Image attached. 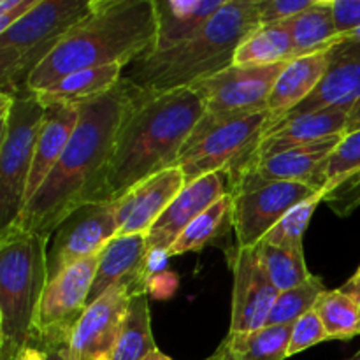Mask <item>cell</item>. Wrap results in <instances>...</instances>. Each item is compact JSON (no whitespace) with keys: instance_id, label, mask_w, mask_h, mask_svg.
I'll use <instances>...</instances> for the list:
<instances>
[{"instance_id":"cell-19","label":"cell","mask_w":360,"mask_h":360,"mask_svg":"<svg viewBox=\"0 0 360 360\" xmlns=\"http://www.w3.org/2000/svg\"><path fill=\"white\" fill-rule=\"evenodd\" d=\"M350 112V109L347 108L320 109V111L299 116V118L290 120L283 125L274 127L264 134L262 139L252 150V153L239 160L238 164L259 160V158L271 157V155L281 153V151L290 150V148L316 143V141L329 139L334 136H345Z\"/></svg>"},{"instance_id":"cell-32","label":"cell","mask_w":360,"mask_h":360,"mask_svg":"<svg viewBox=\"0 0 360 360\" xmlns=\"http://www.w3.org/2000/svg\"><path fill=\"white\" fill-rule=\"evenodd\" d=\"M327 292L322 278L313 274L308 281L290 290L280 292L273 306L267 326H294L301 316L315 309L316 302Z\"/></svg>"},{"instance_id":"cell-15","label":"cell","mask_w":360,"mask_h":360,"mask_svg":"<svg viewBox=\"0 0 360 360\" xmlns=\"http://www.w3.org/2000/svg\"><path fill=\"white\" fill-rule=\"evenodd\" d=\"M345 136H334L316 143L290 148L271 157L236 164L225 174L250 172L266 181L304 183L322 193L326 188V162Z\"/></svg>"},{"instance_id":"cell-21","label":"cell","mask_w":360,"mask_h":360,"mask_svg":"<svg viewBox=\"0 0 360 360\" xmlns=\"http://www.w3.org/2000/svg\"><path fill=\"white\" fill-rule=\"evenodd\" d=\"M330 49L294 58L281 70L267 98L269 123H267L266 132L278 122H281L288 112L294 111L299 104H302L319 88L330 67Z\"/></svg>"},{"instance_id":"cell-40","label":"cell","mask_w":360,"mask_h":360,"mask_svg":"<svg viewBox=\"0 0 360 360\" xmlns=\"http://www.w3.org/2000/svg\"><path fill=\"white\" fill-rule=\"evenodd\" d=\"M176 288H178V276L169 273V271H164V273L153 276L150 280V285H148V292H151L157 299L171 297Z\"/></svg>"},{"instance_id":"cell-30","label":"cell","mask_w":360,"mask_h":360,"mask_svg":"<svg viewBox=\"0 0 360 360\" xmlns=\"http://www.w3.org/2000/svg\"><path fill=\"white\" fill-rule=\"evenodd\" d=\"M255 248L271 281L280 292L299 287L313 276L306 266L302 248L274 246L266 241H260Z\"/></svg>"},{"instance_id":"cell-24","label":"cell","mask_w":360,"mask_h":360,"mask_svg":"<svg viewBox=\"0 0 360 360\" xmlns=\"http://www.w3.org/2000/svg\"><path fill=\"white\" fill-rule=\"evenodd\" d=\"M123 69L125 67L122 65H105L77 70L44 90L35 91L34 95L44 108L55 104L81 105L109 94L112 88L118 86L120 81L123 79Z\"/></svg>"},{"instance_id":"cell-47","label":"cell","mask_w":360,"mask_h":360,"mask_svg":"<svg viewBox=\"0 0 360 360\" xmlns=\"http://www.w3.org/2000/svg\"><path fill=\"white\" fill-rule=\"evenodd\" d=\"M204 360H221V355L218 354V352H214V354L211 355V357H207V359H204Z\"/></svg>"},{"instance_id":"cell-22","label":"cell","mask_w":360,"mask_h":360,"mask_svg":"<svg viewBox=\"0 0 360 360\" xmlns=\"http://www.w3.org/2000/svg\"><path fill=\"white\" fill-rule=\"evenodd\" d=\"M227 0H153L157 37L151 53H164L195 37Z\"/></svg>"},{"instance_id":"cell-7","label":"cell","mask_w":360,"mask_h":360,"mask_svg":"<svg viewBox=\"0 0 360 360\" xmlns=\"http://www.w3.org/2000/svg\"><path fill=\"white\" fill-rule=\"evenodd\" d=\"M44 115L46 108L34 94H0V231L16 224L25 210Z\"/></svg>"},{"instance_id":"cell-12","label":"cell","mask_w":360,"mask_h":360,"mask_svg":"<svg viewBox=\"0 0 360 360\" xmlns=\"http://www.w3.org/2000/svg\"><path fill=\"white\" fill-rule=\"evenodd\" d=\"M118 231L116 202H86L74 210L51 236L48 281L79 260L102 253Z\"/></svg>"},{"instance_id":"cell-1","label":"cell","mask_w":360,"mask_h":360,"mask_svg":"<svg viewBox=\"0 0 360 360\" xmlns=\"http://www.w3.org/2000/svg\"><path fill=\"white\" fill-rule=\"evenodd\" d=\"M134 95L136 88L123 77L109 94L79 105V120L65 151L13 225L49 241L74 210L98 202Z\"/></svg>"},{"instance_id":"cell-2","label":"cell","mask_w":360,"mask_h":360,"mask_svg":"<svg viewBox=\"0 0 360 360\" xmlns=\"http://www.w3.org/2000/svg\"><path fill=\"white\" fill-rule=\"evenodd\" d=\"M204 109L202 97L193 88L157 95L136 90L98 202H116L139 183L174 167Z\"/></svg>"},{"instance_id":"cell-48","label":"cell","mask_w":360,"mask_h":360,"mask_svg":"<svg viewBox=\"0 0 360 360\" xmlns=\"http://www.w3.org/2000/svg\"><path fill=\"white\" fill-rule=\"evenodd\" d=\"M350 360H360V350H359V352H357V354H355V355H354V357H352Z\"/></svg>"},{"instance_id":"cell-29","label":"cell","mask_w":360,"mask_h":360,"mask_svg":"<svg viewBox=\"0 0 360 360\" xmlns=\"http://www.w3.org/2000/svg\"><path fill=\"white\" fill-rule=\"evenodd\" d=\"M158 350L151 333V316L148 294L134 295L116 343L112 360H144Z\"/></svg>"},{"instance_id":"cell-9","label":"cell","mask_w":360,"mask_h":360,"mask_svg":"<svg viewBox=\"0 0 360 360\" xmlns=\"http://www.w3.org/2000/svg\"><path fill=\"white\" fill-rule=\"evenodd\" d=\"M225 176L232 195L238 248H255L292 207L320 193L304 183L266 181L250 172Z\"/></svg>"},{"instance_id":"cell-27","label":"cell","mask_w":360,"mask_h":360,"mask_svg":"<svg viewBox=\"0 0 360 360\" xmlns=\"http://www.w3.org/2000/svg\"><path fill=\"white\" fill-rule=\"evenodd\" d=\"M295 58L294 44L285 23L259 27L236 49L234 63L241 67H267Z\"/></svg>"},{"instance_id":"cell-13","label":"cell","mask_w":360,"mask_h":360,"mask_svg":"<svg viewBox=\"0 0 360 360\" xmlns=\"http://www.w3.org/2000/svg\"><path fill=\"white\" fill-rule=\"evenodd\" d=\"M129 287H115L91 302L69 341V360H112L130 299Z\"/></svg>"},{"instance_id":"cell-20","label":"cell","mask_w":360,"mask_h":360,"mask_svg":"<svg viewBox=\"0 0 360 360\" xmlns=\"http://www.w3.org/2000/svg\"><path fill=\"white\" fill-rule=\"evenodd\" d=\"M360 102V49L359 51H336L330 49V67L315 91L288 112L276 125L290 122L299 116L329 108L354 109ZM271 127V129H274ZM269 129V130H271Z\"/></svg>"},{"instance_id":"cell-28","label":"cell","mask_w":360,"mask_h":360,"mask_svg":"<svg viewBox=\"0 0 360 360\" xmlns=\"http://www.w3.org/2000/svg\"><path fill=\"white\" fill-rule=\"evenodd\" d=\"M234 227V214H232V195L227 193L218 202L200 213L181 236L176 239L174 245L169 248V255L178 257L190 252H200L204 246L221 238Z\"/></svg>"},{"instance_id":"cell-44","label":"cell","mask_w":360,"mask_h":360,"mask_svg":"<svg viewBox=\"0 0 360 360\" xmlns=\"http://www.w3.org/2000/svg\"><path fill=\"white\" fill-rule=\"evenodd\" d=\"M18 360H46V355L41 348L30 345V347H27L23 352H21V355L18 357Z\"/></svg>"},{"instance_id":"cell-11","label":"cell","mask_w":360,"mask_h":360,"mask_svg":"<svg viewBox=\"0 0 360 360\" xmlns=\"http://www.w3.org/2000/svg\"><path fill=\"white\" fill-rule=\"evenodd\" d=\"M287 63L267 67L231 65L192 88L202 97L204 115L218 118L248 116L266 111L267 98Z\"/></svg>"},{"instance_id":"cell-43","label":"cell","mask_w":360,"mask_h":360,"mask_svg":"<svg viewBox=\"0 0 360 360\" xmlns=\"http://www.w3.org/2000/svg\"><path fill=\"white\" fill-rule=\"evenodd\" d=\"M341 288H343V290L347 292V294H350L352 297H354L355 301L359 302V306H360V267H359L357 273H355L354 276H352L350 280H348V283H345Z\"/></svg>"},{"instance_id":"cell-8","label":"cell","mask_w":360,"mask_h":360,"mask_svg":"<svg viewBox=\"0 0 360 360\" xmlns=\"http://www.w3.org/2000/svg\"><path fill=\"white\" fill-rule=\"evenodd\" d=\"M267 123V109L231 118L202 115L183 146L174 167L181 169L186 183L213 172H227L232 165L252 153L257 143L262 139Z\"/></svg>"},{"instance_id":"cell-38","label":"cell","mask_w":360,"mask_h":360,"mask_svg":"<svg viewBox=\"0 0 360 360\" xmlns=\"http://www.w3.org/2000/svg\"><path fill=\"white\" fill-rule=\"evenodd\" d=\"M333 18L340 35L360 28V0H330Z\"/></svg>"},{"instance_id":"cell-39","label":"cell","mask_w":360,"mask_h":360,"mask_svg":"<svg viewBox=\"0 0 360 360\" xmlns=\"http://www.w3.org/2000/svg\"><path fill=\"white\" fill-rule=\"evenodd\" d=\"M41 0H0V34L23 20Z\"/></svg>"},{"instance_id":"cell-37","label":"cell","mask_w":360,"mask_h":360,"mask_svg":"<svg viewBox=\"0 0 360 360\" xmlns=\"http://www.w3.org/2000/svg\"><path fill=\"white\" fill-rule=\"evenodd\" d=\"M315 0H257L260 27L285 23L313 6Z\"/></svg>"},{"instance_id":"cell-33","label":"cell","mask_w":360,"mask_h":360,"mask_svg":"<svg viewBox=\"0 0 360 360\" xmlns=\"http://www.w3.org/2000/svg\"><path fill=\"white\" fill-rule=\"evenodd\" d=\"M323 202V195L311 197L297 206L292 207L273 229L266 234L262 241L269 243L274 246H287V248H302V238L308 229L309 221H311L313 214H315L316 207Z\"/></svg>"},{"instance_id":"cell-14","label":"cell","mask_w":360,"mask_h":360,"mask_svg":"<svg viewBox=\"0 0 360 360\" xmlns=\"http://www.w3.org/2000/svg\"><path fill=\"white\" fill-rule=\"evenodd\" d=\"M231 333H250L267 326L280 290L274 287L257 248H238L234 264Z\"/></svg>"},{"instance_id":"cell-31","label":"cell","mask_w":360,"mask_h":360,"mask_svg":"<svg viewBox=\"0 0 360 360\" xmlns=\"http://www.w3.org/2000/svg\"><path fill=\"white\" fill-rule=\"evenodd\" d=\"M329 340H352L360 336V306L350 294L338 288L327 290L315 306Z\"/></svg>"},{"instance_id":"cell-25","label":"cell","mask_w":360,"mask_h":360,"mask_svg":"<svg viewBox=\"0 0 360 360\" xmlns=\"http://www.w3.org/2000/svg\"><path fill=\"white\" fill-rule=\"evenodd\" d=\"M294 44L295 58L334 48L341 41L333 18L330 0H315L309 9L285 21Z\"/></svg>"},{"instance_id":"cell-10","label":"cell","mask_w":360,"mask_h":360,"mask_svg":"<svg viewBox=\"0 0 360 360\" xmlns=\"http://www.w3.org/2000/svg\"><path fill=\"white\" fill-rule=\"evenodd\" d=\"M98 260L101 253L79 260L46 283L30 345L41 350L55 345H69L77 322L88 308Z\"/></svg>"},{"instance_id":"cell-41","label":"cell","mask_w":360,"mask_h":360,"mask_svg":"<svg viewBox=\"0 0 360 360\" xmlns=\"http://www.w3.org/2000/svg\"><path fill=\"white\" fill-rule=\"evenodd\" d=\"M171 255H169V250H148L146 257V271L150 280L157 274L167 271V264Z\"/></svg>"},{"instance_id":"cell-23","label":"cell","mask_w":360,"mask_h":360,"mask_svg":"<svg viewBox=\"0 0 360 360\" xmlns=\"http://www.w3.org/2000/svg\"><path fill=\"white\" fill-rule=\"evenodd\" d=\"M77 120H79V105L55 104L46 108L41 132L35 144L34 164H32L30 178H28L27 202L51 174L53 167L60 160L72 137Z\"/></svg>"},{"instance_id":"cell-45","label":"cell","mask_w":360,"mask_h":360,"mask_svg":"<svg viewBox=\"0 0 360 360\" xmlns=\"http://www.w3.org/2000/svg\"><path fill=\"white\" fill-rule=\"evenodd\" d=\"M355 130H360V102L352 109L350 118H348V125H347V134L355 132ZM345 134V136H347Z\"/></svg>"},{"instance_id":"cell-34","label":"cell","mask_w":360,"mask_h":360,"mask_svg":"<svg viewBox=\"0 0 360 360\" xmlns=\"http://www.w3.org/2000/svg\"><path fill=\"white\" fill-rule=\"evenodd\" d=\"M357 172H360V130L347 134L326 162V188Z\"/></svg>"},{"instance_id":"cell-36","label":"cell","mask_w":360,"mask_h":360,"mask_svg":"<svg viewBox=\"0 0 360 360\" xmlns=\"http://www.w3.org/2000/svg\"><path fill=\"white\" fill-rule=\"evenodd\" d=\"M323 202L338 214L348 217L360 206V172L341 179L322 192Z\"/></svg>"},{"instance_id":"cell-17","label":"cell","mask_w":360,"mask_h":360,"mask_svg":"<svg viewBox=\"0 0 360 360\" xmlns=\"http://www.w3.org/2000/svg\"><path fill=\"white\" fill-rule=\"evenodd\" d=\"M185 185L186 179L181 169L171 167L134 186L123 199L116 200L120 225L116 236L148 234Z\"/></svg>"},{"instance_id":"cell-35","label":"cell","mask_w":360,"mask_h":360,"mask_svg":"<svg viewBox=\"0 0 360 360\" xmlns=\"http://www.w3.org/2000/svg\"><path fill=\"white\" fill-rule=\"evenodd\" d=\"M323 341H329V334H327L319 313H316L315 309H311V311L306 313L304 316H301V319L292 326L288 357L301 354V352L308 350V348L315 347V345L319 343H323Z\"/></svg>"},{"instance_id":"cell-26","label":"cell","mask_w":360,"mask_h":360,"mask_svg":"<svg viewBox=\"0 0 360 360\" xmlns=\"http://www.w3.org/2000/svg\"><path fill=\"white\" fill-rule=\"evenodd\" d=\"M292 326H266L250 333H229L218 347L221 360L288 359Z\"/></svg>"},{"instance_id":"cell-4","label":"cell","mask_w":360,"mask_h":360,"mask_svg":"<svg viewBox=\"0 0 360 360\" xmlns=\"http://www.w3.org/2000/svg\"><path fill=\"white\" fill-rule=\"evenodd\" d=\"M260 27L257 0H227L193 39L164 53H148L127 79L144 95L192 88L234 63L236 49Z\"/></svg>"},{"instance_id":"cell-5","label":"cell","mask_w":360,"mask_h":360,"mask_svg":"<svg viewBox=\"0 0 360 360\" xmlns=\"http://www.w3.org/2000/svg\"><path fill=\"white\" fill-rule=\"evenodd\" d=\"M46 283L48 239L16 225L0 232V360L30 347Z\"/></svg>"},{"instance_id":"cell-6","label":"cell","mask_w":360,"mask_h":360,"mask_svg":"<svg viewBox=\"0 0 360 360\" xmlns=\"http://www.w3.org/2000/svg\"><path fill=\"white\" fill-rule=\"evenodd\" d=\"M97 0H41L34 11L0 34L2 94H28V81L74 27L94 13Z\"/></svg>"},{"instance_id":"cell-46","label":"cell","mask_w":360,"mask_h":360,"mask_svg":"<svg viewBox=\"0 0 360 360\" xmlns=\"http://www.w3.org/2000/svg\"><path fill=\"white\" fill-rule=\"evenodd\" d=\"M144 360H174V359H171V357H169V355L162 354L160 350H155V352H151V354L148 355V357L144 359Z\"/></svg>"},{"instance_id":"cell-16","label":"cell","mask_w":360,"mask_h":360,"mask_svg":"<svg viewBox=\"0 0 360 360\" xmlns=\"http://www.w3.org/2000/svg\"><path fill=\"white\" fill-rule=\"evenodd\" d=\"M229 193L225 172H213L186 183L146 234L148 250H169L200 213Z\"/></svg>"},{"instance_id":"cell-42","label":"cell","mask_w":360,"mask_h":360,"mask_svg":"<svg viewBox=\"0 0 360 360\" xmlns=\"http://www.w3.org/2000/svg\"><path fill=\"white\" fill-rule=\"evenodd\" d=\"M46 360H69V345H55V347L42 348Z\"/></svg>"},{"instance_id":"cell-3","label":"cell","mask_w":360,"mask_h":360,"mask_svg":"<svg viewBox=\"0 0 360 360\" xmlns=\"http://www.w3.org/2000/svg\"><path fill=\"white\" fill-rule=\"evenodd\" d=\"M155 37L153 0H97L94 13L35 69L28 94L44 90L77 70L132 65L153 51Z\"/></svg>"},{"instance_id":"cell-18","label":"cell","mask_w":360,"mask_h":360,"mask_svg":"<svg viewBox=\"0 0 360 360\" xmlns=\"http://www.w3.org/2000/svg\"><path fill=\"white\" fill-rule=\"evenodd\" d=\"M146 257V234L116 236L111 239L101 253L88 306L115 287H129L134 295L148 294L150 276Z\"/></svg>"}]
</instances>
